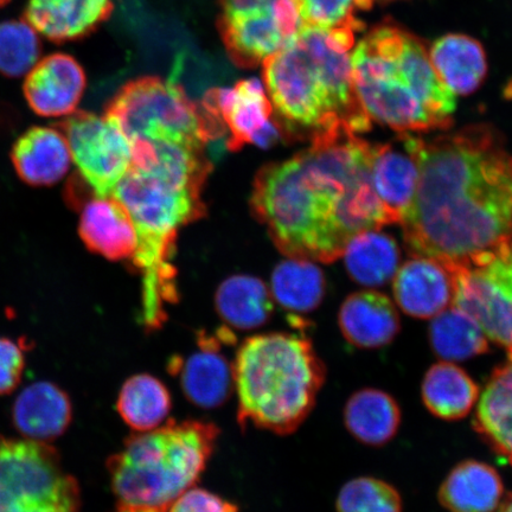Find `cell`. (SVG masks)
Listing matches in <instances>:
<instances>
[{
    "label": "cell",
    "instance_id": "obj_1",
    "mask_svg": "<svg viewBox=\"0 0 512 512\" xmlns=\"http://www.w3.org/2000/svg\"><path fill=\"white\" fill-rule=\"evenodd\" d=\"M373 147L349 130L324 133L259 171L251 206L288 258L329 264L356 235L392 223L371 184Z\"/></svg>",
    "mask_w": 512,
    "mask_h": 512
},
{
    "label": "cell",
    "instance_id": "obj_2",
    "mask_svg": "<svg viewBox=\"0 0 512 512\" xmlns=\"http://www.w3.org/2000/svg\"><path fill=\"white\" fill-rule=\"evenodd\" d=\"M420 176L401 226L411 252L466 266L512 240V156L501 134L472 125L419 138Z\"/></svg>",
    "mask_w": 512,
    "mask_h": 512
},
{
    "label": "cell",
    "instance_id": "obj_3",
    "mask_svg": "<svg viewBox=\"0 0 512 512\" xmlns=\"http://www.w3.org/2000/svg\"><path fill=\"white\" fill-rule=\"evenodd\" d=\"M130 170L112 196L124 204L137 233L134 266L143 277V324L156 331L178 300L172 259L179 230L200 219L210 163L204 150L171 143H134Z\"/></svg>",
    "mask_w": 512,
    "mask_h": 512
},
{
    "label": "cell",
    "instance_id": "obj_4",
    "mask_svg": "<svg viewBox=\"0 0 512 512\" xmlns=\"http://www.w3.org/2000/svg\"><path fill=\"white\" fill-rule=\"evenodd\" d=\"M355 41L307 27L262 67L264 85L281 133L319 134L370 130L352 78Z\"/></svg>",
    "mask_w": 512,
    "mask_h": 512
},
{
    "label": "cell",
    "instance_id": "obj_5",
    "mask_svg": "<svg viewBox=\"0 0 512 512\" xmlns=\"http://www.w3.org/2000/svg\"><path fill=\"white\" fill-rule=\"evenodd\" d=\"M352 78L371 120L400 133L445 130L456 95L439 79L430 49L392 22L371 29L351 53Z\"/></svg>",
    "mask_w": 512,
    "mask_h": 512
},
{
    "label": "cell",
    "instance_id": "obj_6",
    "mask_svg": "<svg viewBox=\"0 0 512 512\" xmlns=\"http://www.w3.org/2000/svg\"><path fill=\"white\" fill-rule=\"evenodd\" d=\"M238 420L278 435L296 432L324 386V362L304 334L271 332L246 339L233 363Z\"/></svg>",
    "mask_w": 512,
    "mask_h": 512
},
{
    "label": "cell",
    "instance_id": "obj_7",
    "mask_svg": "<svg viewBox=\"0 0 512 512\" xmlns=\"http://www.w3.org/2000/svg\"><path fill=\"white\" fill-rule=\"evenodd\" d=\"M219 437V427L200 420H169L130 435L107 460L118 509L168 511L200 480Z\"/></svg>",
    "mask_w": 512,
    "mask_h": 512
},
{
    "label": "cell",
    "instance_id": "obj_8",
    "mask_svg": "<svg viewBox=\"0 0 512 512\" xmlns=\"http://www.w3.org/2000/svg\"><path fill=\"white\" fill-rule=\"evenodd\" d=\"M130 144L171 143L204 150L226 128L171 81L147 76L128 82L106 107Z\"/></svg>",
    "mask_w": 512,
    "mask_h": 512
},
{
    "label": "cell",
    "instance_id": "obj_9",
    "mask_svg": "<svg viewBox=\"0 0 512 512\" xmlns=\"http://www.w3.org/2000/svg\"><path fill=\"white\" fill-rule=\"evenodd\" d=\"M81 492L55 448L0 438V512H80Z\"/></svg>",
    "mask_w": 512,
    "mask_h": 512
},
{
    "label": "cell",
    "instance_id": "obj_10",
    "mask_svg": "<svg viewBox=\"0 0 512 512\" xmlns=\"http://www.w3.org/2000/svg\"><path fill=\"white\" fill-rule=\"evenodd\" d=\"M217 27L230 60L262 66L304 27L297 0H219Z\"/></svg>",
    "mask_w": 512,
    "mask_h": 512
},
{
    "label": "cell",
    "instance_id": "obj_11",
    "mask_svg": "<svg viewBox=\"0 0 512 512\" xmlns=\"http://www.w3.org/2000/svg\"><path fill=\"white\" fill-rule=\"evenodd\" d=\"M456 279L453 304L476 320L512 360V240L466 266H447Z\"/></svg>",
    "mask_w": 512,
    "mask_h": 512
},
{
    "label": "cell",
    "instance_id": "obj_12",
    "mask_svg": "<svg viewBox=\"0 0 512 512\" xmlns=\"http://www.w3.org/2000/svg\"><path fill=\"white\" fill-rule=\"evenodd\" d=\"M66 138L72 160L94 196L111 197L132 164L125 133L110 118L75 111L55 125Z\"/></svg>",
    "mask_w": 512,
    "mask_h": 512
},
{
    "label": "cell",
    "instance_id": "obj_13",
    "mask_svg": "<svg viewBox=\"0 0 512 512\" xmlns=\"http://www.w3.org/2000/svg\"><path fill=\"white\" fill-rule=\"evenodd\" d=\"M203 108L227 128L228 147L232 151L249 143L268 147L280 136V128L272 121L270 96L259 80H242L233 88L211 89Z\"/></svg>",
    "mask_w": 512,
    "mask_h": 512
},
{
    "label": "cell",
    "instance_id": "obj_14",
    "mask_svg": "<svg viewBox=\"0 0 512 512\" xmlns=\"http://www.w3.org/2000/svg\"><path fill=\"white\" fill-rule=\"evenodd\" d=\"M235 341L229 330L217 336H198V350L188 357L175 356L169 362V373L177 376L185 398L202 409L224 405L233 394V363L221 351L222 343Z\"/></svg>",
    "mask_w": 512,
    "mask_h": 512
},
{
    "label": "cell",
    "instance_id": "obj_15",
    "mask_svg": "<svg viewBox=\"0 0 512 512\" xmlns=\"http://www.w3.org/2000/svg\"><path fill=\"white\" fill-rule=\"evenodd\" d=\"M419 138L401 133L395 142L375 145L370 160L371 184L390 222H401L418 188Z\"/></svg>",
    "mask_w": 512,
    "mask_h": 512
},
{
    "label": "cell",
    "instance_id": "obj_16",
    "mask_svg": "<svg viewBox=\"0 0 512 512\" xmlns=\"http://www.w3.org/2000/svg\"><path fill=\"white\" fill-rule=\"evenodd\" d=\"M86 85L81 64L73 56L54 53L41 57L25 75L23 93L31 110L41 117H68L78 108Z\"/></svg>",
    "mask_w": 512,
    "mask_h": 512
},
{
    "label": "cell",
    "instance_id": "obj_17",
    "mask_svg": "<svg viewBox=\"0 0 512 512\" xmlns=\"http://www.w3.org/2000/svg\"><path fill=\"white\" fill-rule=\"evenodd\" d=\"M454 293L456 279L450 268L425 256L406 262L394 281L396 303L415 318L438 316L453 304Z\"/></svg>",
    "mask_w": 512,
    "mask_h": 512
},
{
    "label": "cell",
    "instance_id": "obj_18",
    "mask_svg": "<svg viewBox=\"0 0 512 512\" xmlns=\"http://www.w3.org/2000/svg\"><path fill=\"white\" fill-rule=\"evenodd\" d=\"M112 11V0H29L23 19L47 40L62 44L91 35Z\"/></svg>",
    "mask_w": 512,
    "mask_h": 512
},
{
    "label": "cell",
    "instance_id": "obj_19",
    "mask_svg": "<svg viewBox=\"0 0 512 512\" xmlns=\"http://www.w3.org/2000/svg\"><path fill=\"white\" fill-rule=\"evenodd\" d=\"M79 234L89 251L118 261L132 258L137 233L130 213L117 198L98 197L82 207Z\"/></svg>",
    "mask_w": 512,
    "mask_h": 512
},
{
    "label": "cell",
    "instance_id": "obj_20",
    "mask_svg": "<svg viewBox=\"0 0 512 512\" xmlns=\"http://www.w3.org/2000/svg\"><path fill=\"white\" fill-rule=\"evenodd\" d=\"M19 178L32 187H50L67 175L72 155L62 132L54 127H31L11 151Z\"/></svg>",
    "mask_w": 512,
    "mask_h": 512
},
{
    "label": "cell",
    "instance_id": "obj_21",
    "mask_svg": "<svg viewBox=\"0 0 512 512\" xmlns=\"http://www.w3.org/2000/svg\"><path fill=\"white\" fill-rule=\"evenodd\" d=\"M339 328L356 348L380 349L400 332V317L390 299L377 292H358L345 300L339 311Z\"/></svg>",
    "mask_w": 512,
    "mask_h": 512
},
{
    "label": "cell",
    "instance_id": "obj_22",
    "mask_svg": "<svg viewBox=\"0 0 512 512\" xmlns=\"http://www.w3.org/2000/svg\"><path fill=\"white\" fill-rule=\"evenodd\" d=\"M73 419L69 396L51 382H37L19 394L12 421L25 438L40 443L61 437Z\"/></svg>",
    "mask_w": 512,
    "mask_h": 512
},
{
    "label": "cell",
    "instance_id": "obj_23",
    "mask_svg": "<svg viewBox=\"0 0 512 512\" xmlns=\"http://www.w3.org/2000/svg\"><path fill=\"white\" fill-rule=\"evenodd\" d=\"M503 497V480L495 467L477 460L454 467L438 494L448 512H496Z\"/></svg>",
    "mask_w": 512,
    "mask_h": 512
},
{
    "label": "cell",
    "instance_id": "obj_24",
    "mask_svg": "<svg viewBox=\"0 0 512 512\" xmlns=\"http://www.w3.org/2000/svg\"><path fill=\"white\" fill-rule=\"evenodd\" d=\"M473 428L512 466V360L494 370L479 396Z\"/></svg>",
    "mask_w": 512,
    "mask_h": 512
},
{
    "label": "cell",
    "instance_id": "obj_25",
    "mask_svg": "<svg viewBox=\"0 0 512 512\" xmlns=\"http://www.w3.org/2000/svg\"><path fill=\"white\" fill-rule=\"evenodd\" d=\"M435 73L454 95H469L482 85L488 70L482 44L465 35H447L430 49Z\"/></svg>",
    "mask_w": 512,
    "mask_h": 512
},
{
    "label": "cell",
    "instance_id": "obj_26",
    "mask_svg": "<svg viewBox=\"0 0 512 512\" xmlns=\"http://www.w3.org/2000/svg\"><path fill=\"white\" fill-rule=\"evenodd\" d=\"M344 424L360 443L381 447L398 433L401 409L393 396L380 389L358 390L345 405Z\"/></svg>",
    "mask_w": 512,
    "mask_h": 512
},
{
    "label": "cell",
    "instance_id": "obj_27",
    "mask_svg": "<svg viewBox=\"0 0 512 512\" xmlns=\"http://www.w3.org/2000/svg\"><path fill=\"white\" fill-rule=\"evenodd\" d=\"M422 401L434 416L447 421L464 419L479 400L478 384L453 362L435 363L421 386Z\"/></svg>",
    "mask_w": 512,
    "mask_h": 512
},
{
    "label": "cell",
    "instance_id": "obj_28",
    "mask_svg": "<svg viewBox=\"0 0 512 512\" xmlns=\"http://www.w3.org/2000/svg\"><path fill=\"white\" fill-rule=\"evenodd\" d=\"M215 305L223 322L240 331L261 328L274 311L270 288L251 275L224 280L216 292Z\"/></svg>",
    "mask_w": 512,
    "mask_h": 512
},
{
    "label": "cell",
    "instance_id": "obj_29",
    "mask_svg": "<svg viewBox=\"0 0 512 512\" xmlns=\"http://www.w3.org/2000/svg\"><path fill=\"white\" fill-rule=\"evenodd\" d=\"M171 409L168 387L150 374L131 376L118 395L117 411L125 424L136 432L156 430L168 418Z\"/></svg>",
    "mask_w": 512,
    "mask_h": 512
},
{
    "label": "cell",
    "instance_id": "obj_30",
    "mask_svg": "<svg viewBox=\"0 0 512 512\" xmlns=\"http://www.w3.org/2000/svg\"><path fill=\"white\" fill-rule=\"evenodd\" d=\"M325 292L323 272L313 261L290 258L274 268L271 294L293 317L306 315L322 303Z\"/></svg>",
    "mask_w": 512,
    "mask_h": 512
},
{
    "label": "cell",
    "instance_id": "obj_31",
    "mask_svg": "<svg viewBox=\"0 0 512 512\" xmlns=\"http://www.w3.org/2000/svg\"><path fill=\"white\" fill-rule=\"evenodd\" d=\"M428 338L434 354L447 362L470 360L489 350V339L476 320L454 305L433 318Z\"/></svg>",
    "mask_w": 512,
    "mask_h": 512
},
{
    "label": "cell",
    "instance_id": "obj_32",
    "mask_svg": "<svg viewBox=\"0 0 512 512\" xmlns=\"http://www.w3.org/2000/svg\"><path fill=\"white\" fill-rule=\"evenodd\" d=\"M345 265L357 283L367 286L386 284L398 271L399 251L390 236L379 229L355 236L343 253Z\"/></svg>",
    "mask_w": 512,
    "mask_h": 512
},
{
    "label": "cell",
    "instance_id": "obj_33",
    "mask_svg": "<svg viewBox=\"0 0 512 512\" xmlns=\"http://www.w3.org/2000/svg\"><path fill=\"white\" fill-rule=\"evenodd\" d=\"M41 35L25 19L0 23V74L22 78L41 60Z\"/></svg>",
    "mask_w": 512,
    "mask_h": 512
},
{
    "label": "cell",
    "instance_id": "obj_34",
    "mask_svg": "<svg viewBox=\"0 0 512 512\" xmlns=\"http://www.w3.org/2000/svg\"><path fill=\"white\" fill-rule=\"evenodd\" d=\"M307 27L332 32L355 41L363 24L357 14L373 8L374 0H297Z\"/></svg>",
    "mask_w": 512,
    "mask_h": 512
},
{
    "label": "cell",
    "instance_id": "obj_35",
    "mask_svg": "<svg viewBox=\"0 0 512 512\" xmlns=\"http://www.w3.org/2000/svg\"><path fill=\"white\" fill-rule=\"evenodd\" d=\"M337 512H402L401 496L394 486L373 477L350 480L339 491Z\"/></svg>",
    "mask_w": 512,
    "mask_h": 512
},
{
    "label": "cell",
    "instance_id": "obj_36",
    "mask_svg": "<svg viewBox=\"0 0 512 512\" xmlns=\"http://www.w3.org/2000/svg\"><path fill=\"white\" fill-rule=\"evenodd\" d=\"M166 512H239V507L213 492L194 486L179 496Z\"/></svg>",
    "mask_w": 512,
    "mask_h": 512
},
{
    "label": "cell",
    "instance_id": "obj_37",
    "mask_svg": "<svg viewBox=\"0 0 512 512\" xmlns=\"http://www.w3.org/2000/svg\"><path fill=\"white\" fill-rule=\"evenodd\" d=\"M24 364L21 345L12 339L0 338V395L14 392L21 382Z\"/></svg>",
    "mask_w": 512,
    "mask_h": 512
},
{
    "label": "cell",
    "instance_id": "obj_38",
    "mask_svg": "<svg viewBox=\"0 0 512 512\" xmlns=\"http://www.w3.org/2000/svg\"><path fill=\"white\" fill-rule=\"evenodd\" d=\"M496 512H512V494H509L507 497H503V501Z\"/></svg>",
    "mask_w": 512,
    "mask_h": 512
},
{
    "label": "cell",
    "instance_id": "obj_39",
    "mask_svg": "<svg viewBox=\"0 0 512 512\" xmlns=\"http://www.w3.org/2000/svg\"><path fill=\"white\" fill-rule=\"evenodd\" d=\"M119 512H160V511H155V510H131V509H124V510H119Z\"/></svg>",
    "mask_w": 512,
    "mask_h": 512
},
{
    "label": "cell",
    "instance_id": "obj_40",
    "mask_svg": "<svg viewBox=\"0 0 512 512\" xmlns=\"http://www.w3.org/2000/svg\"><path fill=\"white\" fill-rule=\"evenodd\" d=\"M11 0H0V9L4 8V6L8 5Z\"/></svg>",
    "mask_w": 512,
    "mask_h": 512
},
{
    "label": "cell",
    "instance_id": "obj_41",
    "mask_svg": "<svg viewBox=\"0 0 512 512\" xmlns=\"http://www.w3.org/2000/svg\"><path fill=\"white\" fill-rule=\"evenodd\" d=\"M374 2H376V0H374ZM387 2H388V0H387Z\"/></svg>",
    "mask_w": 512,
    "mask_h": 512
}]
</instances>
